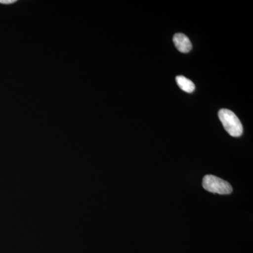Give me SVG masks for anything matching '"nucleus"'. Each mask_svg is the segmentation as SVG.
<instances>
[{"label": "nucleus", "instance_id": "f257e3e1", "mask_svg": "<svg viewBox=\"0 0 253 253\" xmlns=\"http://www.w3.org/2000/svg\"><path fill=\"white\" fill-rule=\"evenodd\" d=\"M218 115L224 129L231 136L239 137L242 134L243 126L235 113L230 110L221 109Z\"/></svg>", "mask_w": 253, "mask_h": 253}, {"label": "nucleus", "instance_id": "7ed1b4c3", "mask_svg": "<svg viewBox=\"0 0 253 253\" xmlns=\"http://www.w3.org/2000/svg\"><path fill=\"white\" fill-rule=\"evenodd\" d=\"M174 45L181 53H188L192 48L191 41L187 36L183 33H177L173 38Z\"/></svg>", "mask_w": 253, "mask_h": 253}, {"label": "nucleus", "instance_id": "f03ea898", "mask_svg": "<svg viewBox=\"0 0 253 253\" xmlns=\"http://www.w3.org/2000/svg\"><path fill=\"white\" fill-rule=\"evenodd\" d=\"M203 186L206 191L221 195L230 194L233 190L229 182L211 174L204 176Z\"/></svg>", "mask_w": 253, "mask_h": 253}, {"label": "nucleus", "instance_id": "39448f33", "mask_svg": "<svg viewBox=\"0 0 253 253\" xmlns=\"http://www.w3.org/2000/svg\"><path fill=\"white\" fill-rule=\"evenodd\" d=\"M16 0H0V3L4 4H12V3L16 2Z\"/></svg>", "mask_w": 253, "mask_h": 253}, {"label": "nucleus", "instance_id": "20e7f679", "mask_svg": "<svg viewBox=\"0 0 253 253\" xmlns=\"http://www.w3.org/2000/svg\"><path fill=\"white\" fill-rule=\"evenodd\" d=\"M176 83L178 86L180 87L183 91L187 93L193 92L195 90V84L192 81L184 77V76H179L176 78Z\"/></svg>", "mask_w": 253, "mask_h": 253}]
</instances>
